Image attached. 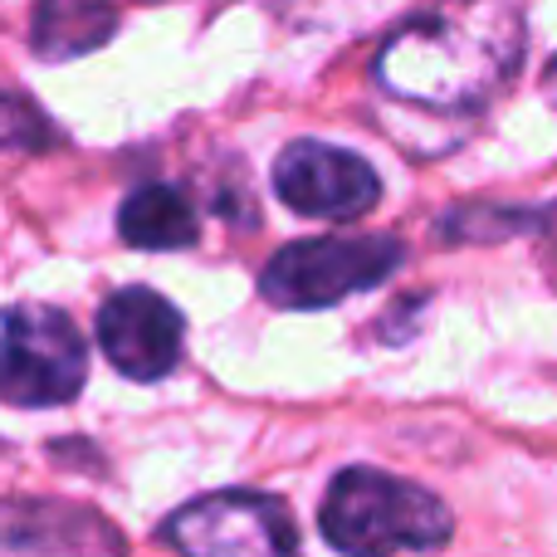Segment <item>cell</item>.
<instances>
[{
  "mask_svg": "<svg viewBox=\"0 0 557 557\" xmlns=\"http://www.w3.org/2000/svg\"><path fill=\"white\" fill-rule=\"evenodd\" d=\"M117 235L133 250H191L201 240V215L182 186L147 182L117 206Z\"/></svg>",
  "mask_w": 557,
  "mask_h": 557,
  "instance_id": "8",
  "label": "cell"
},
{
  "mask_svg": "<svg viewBox=\"0 0 557 557\" xmlns=\"http://www.w3.org/2000/svg\"><path fill=\"white\" fill-rule=\"evenodd\" d=\"M117 35V5L113 0H39L29 45L39 59L64 64V59L94 54L98 45Z\"/></svg>",
  "mask_w": 557,
  "mask_h": 557,
  "instance_id": "9",
  "label": "cell"
},
{
  "mask_svg": "<svg viewBox=\"0 0 557 557\" xmlns=\"http://www.w3.org/2000/svg\"><path fill=\"white\" fill-rule=\"evenodd\" d=\"M318 529H323L327 548H337L343 557H396L445 548L455 519L445 499H435L425 484L372 470V465H347L327 484Z\"/></svg>",
  "mask_w": 557,
  "mask_h": 557,
  "instance_id": "2",
  "label": "cell"
},
{
  "mask_svg": "<svg viewBox=\"0 0 557 557\" xmlns=\"http://www.w3.org/2000/svg\"><path fill=\"white\" fill-rule=\"evenodd\" d=\"M88 382V343L64 308H0V401L45 411L64 406Z\"/></svg>",
  "mask_w": 557,
  "mask_h": 557,
  "instance_id": "4",
  "label": "cell"
},
{
  "mask_svg": "<svg viewBox=\"0 0 557 557\" xmlns=\"http://www.w3.org/2000/svg\"><path fill=\"white\" fill-rule=\"evenodd\" d=\"M182 557H298V523L274 494H201L162 523Z\"/></svg>",
  "mask_w": 557,
  "mask_h": 557,
  "instance_id": "5",
  "label": "cell"
},
{
  "mask_svg": "<svg viewBox=\"0 0 557 557\" xmlns=\"http://www.w3.org/2000/svg\"><path fill=\"white\" fill-rule=\"evenodd\" d=\"M543 94L557 103V54H553V64H548V78H543Z\"/></svg>",
  "mask_w": 557,
  "mask_h": 557,
  "instance_id": "11",
  "label": "cell"
},
{
  "mask_svg": "<svg viewBox=\"0 0 557 557\" xmlns=\"http://www.w3.org/2000/svg\"><path fill=\"white\" fill-rule=\"evenodd\" d=\"M274 196L308 221H362L382 201V182H376L372 162H362L357 152L304 137L278 152Z\"/></svg>",
  "mask_w": 557,
  "mask_h": 557,
  "instance_id": "6",
  "label": "cell"
},
{
  "mask_svg": "<svg viewBox=\"0 0 557 557\" xmlns=\"http://www.w3.org/2000/svg\"><path fill=\"white\" fill-rule=\"evenodd\" d=\"M98 347L127 382H166L182 362L186 318L157 288H117L98 308Z\"/></svg>",
  "mask_w": 557,
  "mask_h": 557,
  "instance_id": "7",
  "label": "cell"
},
{
  "mask_svg": "<svg viewBox=\"0 0 557 557\" xmlns=\"http://www.w3.org/2000/svg\"><path fill=\"white\" fill-rule=\"evenodd\" d=\"M523 64V15L513 0H441L401 20L376 49V84L431 113H480Z\"/></svg>",
  "mask_w": 557,
  "mask_h": 557,
  "instance_id": "1",
  "label": "cell"
},
{
  "mask_svg": "<svg viewBox=\"0 0 557 557\" xmlns=\"http://www.w3.org/2000/svg\"><path fill=\"white\" fill-rule=\"evenodd\" d=\"M406 264V245L396 235H318L294 240L264 264L260 294L274 308H333L352 294L386 284Z\"/></svg>",
  "mask_w": 557,
  "mask_h": 557,
  "instance_id": "3",
  "label": "cell"
},
{
  "mask_svg": "<svg viewBox=\"0 0 557 557\" xmlns=\"http://www.w3.org/2000/svg\"><path fill=\"white\" fill-rule=\"evenodd\" d=\"M54 143V127L25 103V98L0 88V152H35V147Z\"/></svg>",
  "mask_w": 557,
  "mask_h": 557,
  "instance_id": "10",
  "label": "cell"
}]
</instances>
